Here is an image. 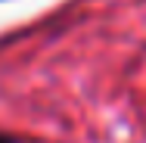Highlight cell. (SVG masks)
Returning <instances> with one entry per match:
<instances>
[{
	"mask_svg": "<svg viewBox=\"0 0 146 143\" xmlns=\"http://www.w3.org/2000/svg\"><path fill=\"white\" fill-rule=\"evenodd\" d=\"M0 143H22V140H19L16 134H3V131H0Z\"/></svg>",
	"mask_w": 146,
	"mask_h": 143,
	"instance_id": "1",
	"label": "cell"
}]
</instances>
